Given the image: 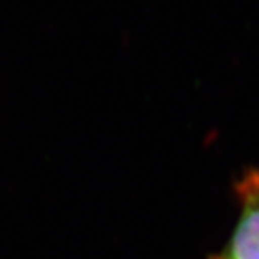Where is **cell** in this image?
Listing matches in <instances>:
<instances>
[{
  "mask_svg": "<svg viewBox=\"0 0 259 259\" xmlns=\"http://www.w3.org/2000/svg\"><path fill=\"white\" fill-rule=\"evenodd\" d=\"M234 190L239 217L229 241L210 259H259V168H247Z\"/></svg>",
  "mask_w": 259,
  "mask_h": 259,
  "instance_id": "obj_1",
  "label": "cell"
}]
</instances>
